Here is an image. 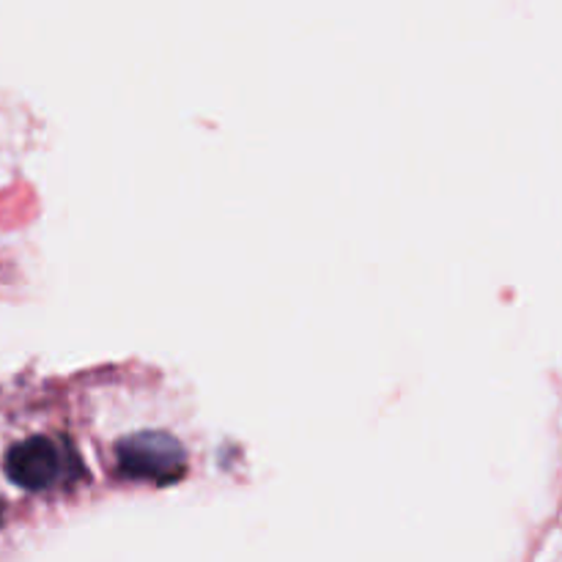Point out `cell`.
Returning a JSON list of instances; mask_svg holds the SVG:
<instances>
[{"label":"cell","instance_id":"6da1fadb","mask_svg":"<svg viewBox=\"0 0 562 562\" xmlns=\"http://www.w3.org/2000/svg\"><path fill=\"white\" fill-rule=\"evenodd\" d=\"M0 521H3V505H0Z\"/></svg>","mask_w":562,"mask_h":562}]
</instances>
